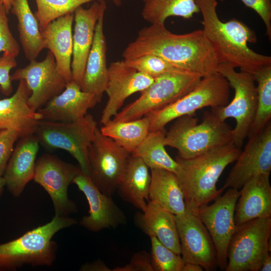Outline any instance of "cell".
I'll use <instances>...</instances> for the list:
<instances>
[{
	"mask_svg": "<svg viewBox=\"0 0 271 271\" xmlns=\"http://www.w3.org/2000/svg\"><path fill=\"white\" fill-rule=\"evenodd\" d=\"M146 55H156L202 77L216 72L219 63L202 30L177 34L161 23L152 24L141 29L122 56L124 60H128Z\"/></svg>",
	"mask_w": 271,
	"mask_h": 271,
	"instance_id": "1",
	"label": "cell"
},
{
	"mask_svg": "<svg viewBox=\"0 0 271 271\" xmlns=\"http://www.w3.org/2000/svg\"><path fill=\"white\" fill-rule=\"evenodd\" d=\"M201 13L203 32L212 45L219 63L253 74L262 67L271 64V57L257 53L248 43H255V32L243 22L231 19L221 21L218 16V0H195Z\"/></svg>",
	"mask_w": 271,
	"mask_h": 271,
	"instance_id": "2",
	"label": "cell"
},
{
	"mask_svg": "<svg viewBox=\"0 0 271 271\" xmlns=\"http://www.w3.org/2000/svg\"><path fill=\"white\" fill-rule=\"evenodd\" d=\"M241 151L230 142L191 159L177 156L175 160L179 169L175 175L185 204L197 208L220 195L224 190L217 189L218 180L226 167L237 160Z\"/></svg>",
	"mask_w": 271,
	"mask_h": 271,
	"instance_id": "3",
	"label": "cell"
},
{
	"mask_svg": "<svg viewBox=\"0 0 271 271\" xmlns=\"http://www.w3.org/2000/svg\"><path fill=\"white\" fill-rule=\"evenodd\" d=\"M77 223L73 218L55 215L48 223L0 244V271L16 270L25 264L51 265L57 250V244L52 240L53 236Z\"/></svg>",
	"mask_w": 271,
	"mask_h": 271,
	"instance_id": "4",
	"label": "cell"
},
{
	"mask_svg": "<svg viewBox=\"0 0 271 271\" xmlns=\"http://www.w3.org/2000/svg\"><path fill=\"white\" fill-rule=\"evenodd\" d=\"M175 120L166 133L165 145L176 149L182 159H191L232 142V129L212 111L204 112L201 123L194 114Z\"/></svg>",
	"mask_w": 271,
	"mask_h": 271,
	"instance_id": "5",
	"label": "cell"
},
{
	"mask_svg": "<svg viewBox=\"0 0 271 271\" xmlns=\"http://www.w3.org/2000/svg\"><path fill=\"white\" fill-rule=\"evenodd\" d=\"M202 78L199 74L186 71L162 74L155 78L138 99L118 111L111 120L119 122L136 120L162 109L191 91Z\"/></svg>",
	"mask_w": 271,
	"mask_h": 271,
	"instance_id": "6",
	"label": "cell"
},
{
	"mask_svg": "<svg viewBox=\"0 0 271 271\" xmlns=\"http://www.w3.org/2000/svg\"><path fill=\"white\" fill-rule=\"evenodd\" d=\"M235 68L225 63H219L216 72L223 75L230 87L234 90L232 100L227 105L212 108L211 111L220 119L228 118L235 120V127L232 129V142L240 148L249 134L257 108V91L255 81L252 74Z\"/></svg>",
	"mask_w": 271,
	"mask_h": 271,
	"instance_id": "7",
	"label": "cell"
},
{
	"mask_svg": "<svg viewBox=\"0 0 271 271\" xmlns=\"http://www.w3.org/2000/svg\"><path fill=\"white\" fill-rule=\"evenodd\" d=\"M230 87L227 79L218 72L202 77L193 89L178 100L146 115L150 121L149 131L165 128L171 121L185 115L195 114L204 107L214 108L227 105Z\"/></svg>",
	"mask_w": 271,
	"mask_h": 271,
	"instance_id": "8",
	"label": "cell"
},
{
	"mask_svg": "<svg viewBox=\"0 0 271 271\" xmlns=\"http://www.w3.org/2000/svg\"><path fill=\"white\" fill-rule=\"evenodd\" d=\"M90 114L70 122L41 120L35 135L39 143L50 149L68 152L78 163L81 171L89 174L88 152L97 128Z\"/></svg>",
	"mask_w": 271,
	"mask_h": 271,
	"instance_id": "9",
	"label": "cell"
},
{
	"mask_svg": "<svg viewBox=\"0 0 271 271\" xmlns=\"http://www.w3.org/2000/svg\"><path fill=\"white\" fill-rule=\"evenodd\" d=\"M271 217L236 226L227 250L225 271H259L270 251Z\"/></svg>",
	"mask_w": 271,
	"mask_h": 271,
	"instance_id": "10",
	"label": "cell"
},
{
	"mask_svg": "<svg viewBox=\"0 0 271 271\" xmlns=\"http://www.w3.org/2000/svg\"><path fill=\"white\" fill-rule=\"evenodd\" d=\"M130 155L97 127L88 152V175L101 193L112 197L116 192Z\"/></svg>",
	"mask_w": 271,
	"mask_h": 271,
	"instance_id": "11",
	"label": "cell"
},
{
	"mask_svg": "<svg viewBox=\"0 0 271 271\" xmlns=\"http://www.w3.org/2000/svg\"><path fill=\"white\" fill-rule=\"evenodd\" d=\"M81 171L79 166L50 154L43 155L36 162L33 180L50 196L55 215L68 216L77 211L76 204L68 197V189Z\"/></svg>",
	"mask_w": 271,
	"mask_h": 271,
	"instance_id": "12",
	"label": "cell"
},
{
	"mask_svg": "<svg viewBox=\"0 0 271 271\" xmlns=\"http://www.w3.org/2000/svg\"><path fill=\"white\" fill-rule=\"evenodd\" d=\"M239 195V190L229 188L211 205L197 208L199 216L213 242L217 265L222 270L227 266L228 247L236 229L234 214Z\"/></svg>",
	"mask_w": 271,
	"mask_h": 271,
	"instance_id": "13",
	"label": "cell"
},
{
	"mask_svg": "<svg viewBox=\"0 0 271 271\" xmlns=\"http://www.w3.org/2000/svg\"><path fill=\"white\" fill-rule=\"evenodd\" d=\"M175 217L184 262L199 264L207 271L215 270L218 266L215 247L197 208L186 205L185 212Z\"/></svg>",
	"mask_w": 271,
	"mask_h": 271,
	"instance_id": "14",
	"label": "cell"
},
{
	"mask_svg": "<svg viewBox=\"0 0 271 271\" xmlns=\"http://www.w3.org/2000/svg\"><path fill=\"white\" fill-rule=\"evenodd\" d=\"M222 187L239 190L253 177L269 175L271 171V124L248 138L243 150Z\"/></svg>",
	"mask_w": 271,
	"mask_h": 271,
	"instance_id": "15",
	"label": "cell"
},
{
	"mask_svg": "<svg viewBox=\"0 0 271 271\" xmlns=\"http://www.w3.org/2000/svg\"><path fill=\"white\" fill-rule=\"evenodd\" d=\"M11 78L12 81H25L32 92L29 104L36 111L61 93L67 83L58 71L55 59L50 51L43 61H30L25 67L17 69Z\"/></svg>",
	"mask_w": 271,
	"mask_h": 271,
	"instance_id": "16",
	"label": "cell"
},
{
	"mask_svg": "<svg viewBox=\"0 0 271 271\" xmlns=\"http://www.w3.org/2000/svg\"><path fill=\"white\" fill-rule=\"evenodd\" d=\"M108 80L105 92L108 100L102 111L100 123L104 125L118 112L126 99L141 92L154 78L127 65L124 60L111 62L108 67Z\"/></svg>",
	"mask_w": 271,
	"mask_h": 271,
	"instance_id": "17",
	"label": "cell"
},
{
	"mask_svg": "<svg viewBox=\"0 0 271 271\" xmlns=\"http://www.w3.org/2000/svg\"><path fill=\"white\" fill-rule=\"evenodd\" d=\"M85 195L89 206L88 215L82 217L80 224L92 232L106 228H115L124 225L127 218L111 196L101 193L92 182L89 176L81 171L73 180Z\"/></svg>",
	"mask_w": 271,
	"mask_h": 271,
	"instance_id": "18",
	"label": "cell"
},
{
	"mask_svg": "<svg viewBox=\"0 0 271 271\" xmlns=\"http://www.w3.org/2000/svg\"><path fill=\"white\" fill-rule=\"evenodd\" d=\"M106 9L104 0H101L94 1L88 9L79 7L74 12L71 71L72 80L80 86L96 25L101 12Z\"/></svg>",
	"mask_w": 271,
	"mask_h": 271,
	"instance_id": "19",
	"label": "cell"
},
{
	"mask_svg": "<svg viewBox=\"0 0 271 271\" xmlns=\"http://www.w3.org/2000/svg\"><path fill=\"white\" fill-rule=\"evenodd\" d=\"M100 102L95 94L83 91L79 84L72 80L66 83L61 93L37 111L42 115L43 120L70 122L84 116L89 109Z\"/></svg>",
	"mask_w": 271,
	"mask_h": 271,
	"instance_id": "20",
	"label": "cell"
},
{
	"mask_svg": "<svg viewBox=\"0 0 271 271\" xmlns=\"http://www.w3.org/2000/svg\"><path fill=\"white\" fill-rule=\"evenodd\" d=\"M31 93L25 81L20 80L12 96L0 99V130L16 129L20 138L35 134L39 122L43 118L29 104Z\"/></svg>",
	"mask_w": 271,
	"mask_h": 271,
	"instance_id": "21",
	"label": "cell"
},
{
	"mask_svg": "<svg viewBox=\"0 0 271 271\" xmlns=\"http://www.w3.org/2000/svg\"><path fill=\"white\" fill-rule=\"evenodd\" d=\"M39 143L34 134L20 138L14 148L3 175L6 186L14 197H19L33 180Z\"/></svg>",
	"mask_w": 271,
	"mask_h": 271,
	"instance_id": "22",
	"label": "cell"
},
{
	"mask_svg": "<svg viewBox=\"0 0 271 271\" xmlns=\"http://www.w3.org/2000/svg\"><path fill=\"white\" fill-rule=\"evenodd\" d=\"M74 13H69L50 23L41 31L44 49L53 54L57 69L66 82L72 80V24Z\"/></svg>",
	"mask_w": 271,
	"mask_h": 271,
	"instance_id": "23",
	"label": "cell"
},
{
	"mask_svg": "<svg viewBox=\"0 0 271 271\" xmlns=\"http://www.w3.org/2000/svg\"><path fill=\"white\" fill-rule=\"evenodd\" d=\"M269 175L260 174L242 187L235 210L236 226L251 220L271 217V186Z\"/></svg>",
	"mask_w": 271,
	"mask_h": 271,
	"instance_id": "24",
	"label": "cell"
},
{
	"mask_svg": "<svg viewBox=\"0 0 271 271\" xmlns=\"http://www.w3.org/2000/svg\"><path fill=\"white\" fill-rule=\"evenodd\" d=\"M105 11L101 12L96 25L81 85L83 91L95 94L100 101L108 80L107 46L103 29Z\"/></svg>",
	"mask_w": 271,
	"mask_h": 271,
	"instance_id": "25",
	"label": "cell"
},
{
	"mask_svg": "<svg viewBox=\"0 0 271 271\" xmlns=\"http://www.w3.org/2000/svg\"><path fill=\"white\" fill-rule=\"evenodd\" d=\"M135 225L149 236H154L165 246L181 255V246L175 215L149 201L145 210L134 217Z\"/></svg>",
	"mask_w": 271,
	"mask_h": 271,
	"instance_id": "26",
	"label": "cell"
},
{
	"mask_svg": "<svg viewBox=\"0 0 271 271\" xmlns=\"http://www.w3.org/2000/svg\"><path fill=\"white\" fill-rule=\"evenodd\" d=\"M150 168L139 157L130 155L116 192L119 196L141 211L149 201Z\"/></svg>",
	"mask_w": 271,
	"mask_h": 271,
	"instance_id": "27",
	"label": "cell"
},
{
	"mask_svg": "<svg viewBox=\"0 0 271 271\" xmlns=\"http://www.w3.org/2000/svg\"><path fill=\"white\" fill-rule=\"evenodd\" d=\"M149 199L173 214H183L186 204L182 190L173 172L161 169H151Z\"/></svg>",
	"mask_w": 271,
	"mask_h": 271,
	"instance_id": "28",
	"label": "cell"
},
{
	"mask_svg": "<svg viewBox=\"0 0 271 271\" xmlns=\"http://www.w3.org/2000/svg\"><path fill=\"white\" fill-rule=\"evenodd\" d=\"M11 13L18 21V30L25 57L36 60L44 49L39 23L30 7L28 0H13Z\"/></svg>",
	"mask_w": 271,
	"mask_h": 271,
	"instance_id": "29",
	"label": "cell"
},
{
	"mask_svg": "<svg viewBox=\"0 0 271 271\" xmlns=\"http://www.w3.org/2000/svg\"><path fill=\"white\" fill-rule=\"evenodd\" d=\"M165 128L149 131L148 135L130 155L140 158L151 170L165 169L176 174L179 164L165 149Z\"/></svg>",
	"mask_w": 271,
	"mask_h": 271,
	"instance_id": "30",
	"label": "cell"
},
{
	"mask_svg": "<svg viewBox=\"0 0 271 271\" xmlns=\"http://www.w3.org/2000/svg\"><path fill=\"white\" fill-rule=\"evenodd\" d=\"M150 124L147 115L124 122L110 120L103 125L100 130L102 134L113 140L131 154L148 135Z\"/></svg>",
	"mask_w": 271,
	"mask_h": 271,
	"instance_id": "31",
	"label": "cell"
},
{
	"mask_svg": "<svg viewBox=\"0 0 271 271\" xmlns=\"http://www.w3.org/2000/svg\"><path fill=\"white\" fill-rule=\"evenodd\" d=\"M200 12L195 0H150L144 3L143 18L152 24H165L170 17L190 19Z\"/></svg>",
	"mask_w": 271,
	"mask_h": 271,
	"instance_id": "32",
	"label": "cell"
},
{
	"mask_svg": "<svg viewBox=\"0 0 271 271\" xmlns=\"http://www.w3.org/2000/svg\"><path fill=\"white\" fill-rule=\"evenodd\" d=\"M252 75L257 82V108L248 138L261 130L271 118V64L262 67Z\"/></svg>",
	"mask_w": 271,
	"mask_h": 271,
	"instance_id": "33",
	"label": "cell"
},
{
	"mask_svg": "<svg viewBox=\"0 0 271 271\" xmlns=\"http://www.w3.org/2000/svg\"><path fill=\"white\" fill-rule=\"evenodd\" d=\"M101 0H35L37 11L35 16L40 31L52 21L69 13H74L86 3Z\"/></svg>",
	"mask_w": 271,
	"mask_h": 271,
	"instance_id": "34",
	"label": "cell"
},
{
	"mask_svg": "<svg viewBox=\"0 0 271 271\" xmlns=\"http://www.w3.org/2000/svg\"><path fill=\"white\" fill-rule=\"evenodd\" d=\"M151 242V266L153 271H182L184 265L181 255L168 248L158 239L150 236Z\"/></svg>",
	"mask_w": 271,
	"mask_h": 271,
	"instance_id": "35",
	"label": "cell"
},
{
	"mask_svg": "<svg viewBox=\"0 0 271 271\" xmlns=\"http://www.w3.org/2000/svg\"><path fill=\"white\" fill-rule=\"evenodd\" d=\"M123 60L128 66L153 78L167 73L186 71L154 55H146L133 59Z\"/></svg>",
	"mask_w": 271,
	"mask_h": 271,
	"instance_id": "36",
	"label": "cell"
},
{
	"mask_svg": "<svg viewBox=\"0 0 271 271\" xmlns=\"http://www.w3.org/2000/svg\"><path fill=\"white\" fill-rule=\"evenodd\" d=\"M8 15L4 5H0V53L3 52L16 58L19 54L20 46L10 29Z\"/></svg>",
	"mask_w": 271,
	"mask_h": 271,
	"instance_id": "37",
	"label": "cell"
},
{
	"mask_svg": "<svg viewBox=\"0 0 271 271\" xmlns=\"http://www.w3.org/2000/svg\"><path fill=\"white\" fill-rule=\"evenodd\" d=\"M20 138V133L16 129H5L0 130V173H4L14 151L15 144Z\"/></svg>",
	"mask_w": 271,
	"mask_h": 271,
	"instance_id": "38",
	"label": "cell"
},
{
	"mask_svg": "<svg viewBox=\"0 0 271 271\" xmlns=\"http://www.w3.org/2000/svg\"><path fill=\"white\" fill-rule=\"evenodd\" d=\"M17 66L16 58L3 53L0 60V90L5 95H10L13 91L10 72Z\"/></svg>",
	"mask_w": 271,
	"mask_h": 271,
	"instance_id": "39",
	"label": "cell"
},
{
	"mask_svg": "<svg viewBox=\"0 0 271 271\" xmlns=\"http://www.w3.org/2000/svg\"><path fill=\"white\" fill-rule=\"evenodd\" d=\"M244 5L254 10L262 19L265 34L271 40V0H240Z\"/></svg>",
	"mask_w": 271,
	"mask_h": 271,
	"instance_id": "40",
	"label": "cell"
},
{
	"mask_svg": "<svg viewBox=\"0 0 271 271\" xmlns=\"http://www.w3.org/2000/svg\"><path fill=\"white\" fill-rule=\"evenodd\" d=\"M112 271H153L151 254L145 250L135 253L129 262L123 266H116Z\"/></svg>",
	"mask_w": 271,
	"mask_h": 271,
	"instance_id": "41",
	"label": "cell"
},
{
	"mask_svg": "<svg viewBox=\"0 0 271 271\" xmlns=\"http://www.w3.org/2000/svg\"><path fill=\"white\" fill-rule=\"evenodd\" d=\"M83 271H111L110 269L102 260H96L91 263L85 264L80 268Z\"/></svg>",
	"mask_w": 271,
	"mask_h": 271,
	"instance_id": "42",
	"label": "cell"
},
{
	"mask_svg": "<svg viewBox=\"0 0 271 271\" xmlns=\"http://www.w3.org/2000/svg\"><path fill=\"white\" fill-rule=\"evenodd\" d=\"M203 267L199 264L193 263H185L182 271H202Z\"/></svg>",
	"mask_w": 271,
	"mask_h": 271,
	"instance_id": "43",
	"label": "cell"
},
{
	"mask_svg": "<svg viewBox=\"0 0 271 271\" xmlns=\"http://www.w3.org/2000/svg\"><path fill=\"white\" fill-rule=\"evenodd\" d=\"M271 270V256L269 253H268L265 257L260 271H270Z\"/></svg>",
	"mask_w": 271,
	"mask_h": 271,
	"instance_id": "44",
	"label": "cell"
},
{
	"mask_svg": "<svg viewBox=\"0 0 271 271\" xmlns=\"http://www.w3.org/2000/svg\"><path fill=\"white\" fill-rule=\"evenodd\" d=\"M2 2L7 13L9 14L12 8L13 0H2Z\"/></svg>",
	"mask_w": 271,
	"mask_h": 271,
	"instance_id": "45",
	"label": "cell"
},
{
	"mask_svg": "<svg viewBox=\"0 0 271 271\" xmlns=\"http://www.w3.org/2000/svg\"><path fill=\"white\" fill-rule=\"evenodd\" d=\"M4 174L0 173V198L3 194L4 187L6 186L5 181L3 177Z\"/></svg>",
	"mask_w": 271,
	"mask_h": 271,
	"instance_id": "46",
	"label": "cell"
},
{
	"mask_svg": "<svg viewBox=\"0 0 271 271\" xmlns=\"http://www.w3.org/2000/svg\"><path fill=\"white\" fill-rule=\"evenodd\" d=\"M112 1L114 4L117 7H119L121 5L122 0H112Z\"/></svg>",
	"mask_w": 271,
	"mask_h": 271,
	"instance_id": "47",
	"label": "cell"
},
{
	"mask_svg": "<svg viewBox=\"0 0 271 271\" xmlns=\"http://www.w3.org/2000/svg\"><path fill=\"white\" fill-rule=\"evenodd\" d=\"M141 1H142L145 3L148 2V1H149L150 0H141Z\"/></svg>",
	"mask_w": 271,
	"mask_h": 271,
	"instance_id": "48",
	"label": "cell"
},
{
	"mask_svg": "<svg viewBox=\"0 0 271 271\" xmlns=\"http://www.w3.org/2000/svg\"><path fill=\"white\" fill-rule=\"evenodd\" d=\"M3 4L2 0H0V5Z\"/></svg>",
	"mask_w": 271,
	"mask_h": 271,
	"instance_id": "49",
	"label": "cell"
}]
</instances>
